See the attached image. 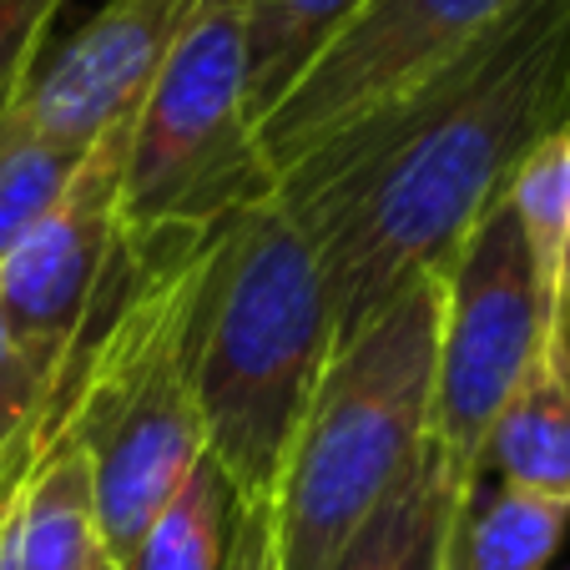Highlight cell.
I'll return each instance as SVG.
<instances>
[{
  "label": "cell",
  "mask_w": 570,
  "mask_h": 570,
  "mask_svg": "<svg viewBox=\"0 0 570 570\" xmlns=\"http://www.w3.org/2000/svg\"><path fill=\"white\" fill-rule=\"evenodd\" d=\"M131 117L137 111L117 117L91 141L56 207L16 243V253L0 258V308L26 354L51 379L71 354L127 233L121 183H127Z\"/></svg>",
  "instance_id": "8"
},
{
  "label": "cell",
  "mask_w": 570,
  "mask_h": 570,
  "mask_svg": "<svg viewBox=\"0 0 570 570\" xmlns=\"http://www.w3.org/2000/svg\"><path fill=\"white\" fill-rule=\"evenodd\" d=\"M227 570H283V546H278V515H273V500H243V505L233 510Z\"/></svg>",
  "instance_id": "18"
},
{
  "label": "cell",
  "mask_w": 570,
  "mask_h": 570,
  "mask_svg": "<svg viewBox=\"0 0 570 570\" xmlns=\"http://www.w3.org/2000/svg\"><path fill=\"white\" fill-rule=\"evenodd\" d=\"M440 278H420L334 348L283 464V570H328L379 500L430 454Z\"/></svg>",
  "instance_id": "4"
},
{
  "label": "cell",
  "mask_w": 570,
  "mask_h": 570,
  "mask_svg": "<svg viewBox=\"0 0 570 570\" xmlns=\"http://www.w3.org/2000/svg\"><path fill=\"white\" fill-rule=\"evenodd\" d=\"M0 570H121L101 535L87 444L56 384L0 454Z\"/></svg>",
  "instance_id": "10"
},
{
  "label": "cell",
  "mask_w": 570,
  "mask_h": 570,
  "mask_svg": "<svg viewBox=\"0 0 570 570\" xmlns=\"http://www.w3.org/2000/svg\"><path fill=\"white\" fill-rule=\"evenodd\" d=\"M460 510L464 500L454 495L450 470L430 444L420 470L368 510L328 570H440L444 535Z\"/></svg>",
  "instance_id": "12"
},
{
  "label": "cell",
  "mask_w": 570,
  "mask_h": 570,
  "mask_svg": "<svg viewBox=\"0 0 570 570\" xmlns=\"http://www.w3.org/2000/svg\"><path fill=\"white\" fill-rule=\"evenodd\" d=\"M46 394H51V374L26 354V344L16 338L11 318L0 308V454L11 450V440L41 414Z\"/></svg>",
  "instance_id": "17"
},
{
  "label": "cell",
  "mask_w": 570,
  "mask_h": 570,
  "mask_svg": "<svg viewBox=\"0 0 570 570\" xmlns=\"http://www.w3.org/2000/svg\"><path fill=\"white\" fill-rule=\"evenodd\" d=\"M510 11L515 0H364L258 121L273 183L323 141L434 81Z\"/></svg>",
  "instance_id": "7"
},
{
  "label": "cell",
  "mask_w": 570,
  "mask_h": 570,
  "mask_svg": "<svg viewBox=\"0 0 570 570\" xmlns=\"http://www.w3.org/2000/svg\"><path fill=\"white\" fill-rule=\"evenodd\" d=\"M76 161L81 157L21 131L6 111V121H0V258L16 253V243L56 207Z\"/></svg>",
  "instance_id": "16"
},
{
  "label": "cell",
  "mask_w": 570,
  "mask_h": 570,
  "mask_svg": "<svg viewBox=\"0 0 570 570\" xmlns=\"http://www.w3.org/2000/svg\"><path fill=\"white\" fill-rule=\"evenodd\" d=\"M223 227H127L51 379L66 394L76 440L87 444L101 535L117 566H127L141 530L203 454L197 334Z\"/></svg>",
  "instance_id": "2"
},
{
  "label": "cell",
  "mask_w": 570,
  "mask_h": 570,
  "mask_svg": "<svg viewBox=\"0 0 570 570\" xmlns=\"http://www.w3.org/2000/svg\"><path fill=\"white\" fill-rule=\"evenodd\" d=\"M334 358V313L308 233L278 197L227 217L203 293L197 414L203 450L233 500H273L318 379Z\"/></svg>",
  "instance_id": "3"
},
{
  "label": "cell",
  "mask_w": 570,
  "mask_h": 570,
  "mask_svg": "<svg viewBox=\"0 0 570 570\" xmlns=\"http://www.w3.org/2000/svg\"><path fill=\"white\" fill-rule=\"evenodd\" d=\"M560 328L570 323L550 313L525 233L500 197L440 273L430 444L464 505L484 484L490 430L535 368L546 338Z\"/></svg>",
  "instance_id": "6"
},
{
  "label": "cell",
  "mask_w": 570,
  "mask_h": 570,
  "mask_svg": "<svg viewBox=\"0 0 570 570\" xmlns=\"http://www.w3.org/2000/svg\"><path fill=\"white\" fill-rule=\"evenodd\" d=\"M248 91L243 0H197L131 117L121 217L151 227H223L273 197Z\"/></svg>",
  "instance_id": "5"
},
{
  "label": "cell",
  "mask_w": 570,
  "mask_h": 570,
  "mask_svg": "<svg viewBox=\"0 0 570 570\" xmlns=\"http://www.w3.org/2000/svg\"><path fill=\"white\" fill-rule=\"evenodd\" d=\"M484 470L505 484L570 500V328L546 338L535 368L495 420Z\"/></svg>",
  "instance_id": "11"
},
{
  "label": "cell",
  "mask_w": 570,
  "mask_h": 570,
  "mask_svg": "<svg viewBox=\"0 0 570 570\" xmlns=\"http://www.w3.org/2000/svg\"><path fill=\"white\" fill-rule=\"evenodd\" d=\"M364 0H243L248 26V91L258 121L288 97L303 66L328 46V36L358 11Z\"/></svg>",
  "instance_id": "15"
},
{
  "label": "cell",
  "mask_w": 570,
  "mask_h": 570,
  "mask_svg": "<svg viewBox=\"0 0 570 570\" xmlns=\"http://www.w3.org/2000/svg\"><path fill=\"white\" fill-rule=\"evenodd\" d=\"M233 484L217 470L213 454H197L177 495L151 515L137 550L121 570H227V540H233Z\"/></svg>",
  "instance_id": "14"
},
{
  "label": "cell",
  "mask_w": 570,
  "mask_h": 570,
  "mask_svg": "<svg viewBox=\"0 0 570 570\" xmlns=\"http://www.w3.org/2000/svg\"><path fill=\"white\" fill-rule=\"evenodd\" d=\"M570 127V0H515L454 66L323 141L273 187L308 233L334 348L389 298L440 278L520 161Z\"/></svg>",
  "instance_id": "1"
},
{
  "label": "cell",
  "mask_w": 570,
  "mask_h": 570,
  "mask_svg": "<svg viewBox=\"0 0 570 570\" xmlns=\"http://www.w3.org/2000/svg\"><path fill=\"white\" fill-rule=\"evenodd\" d=\"M566 530L570 500L500 480L454 515L440 570H546Z\"/></svg>",
  "instance_id": "13"
},
{
  "label": "cell",
  "mask_w": 570,
  "mask_h": 570,
  "mask_svg": "<svg viewBox=\"0 0 570 570\" xmlns=\"http://www.w3.org/2000/svg\"><path fill=\"white\" fill-rule=\"evenodd\" d=\"M197 0H107L51 56L41 51L11 121L51 147L87 157L117 117L141 107Z\"/></svg>",
  "instance_id": "9"
}]
</instances>
